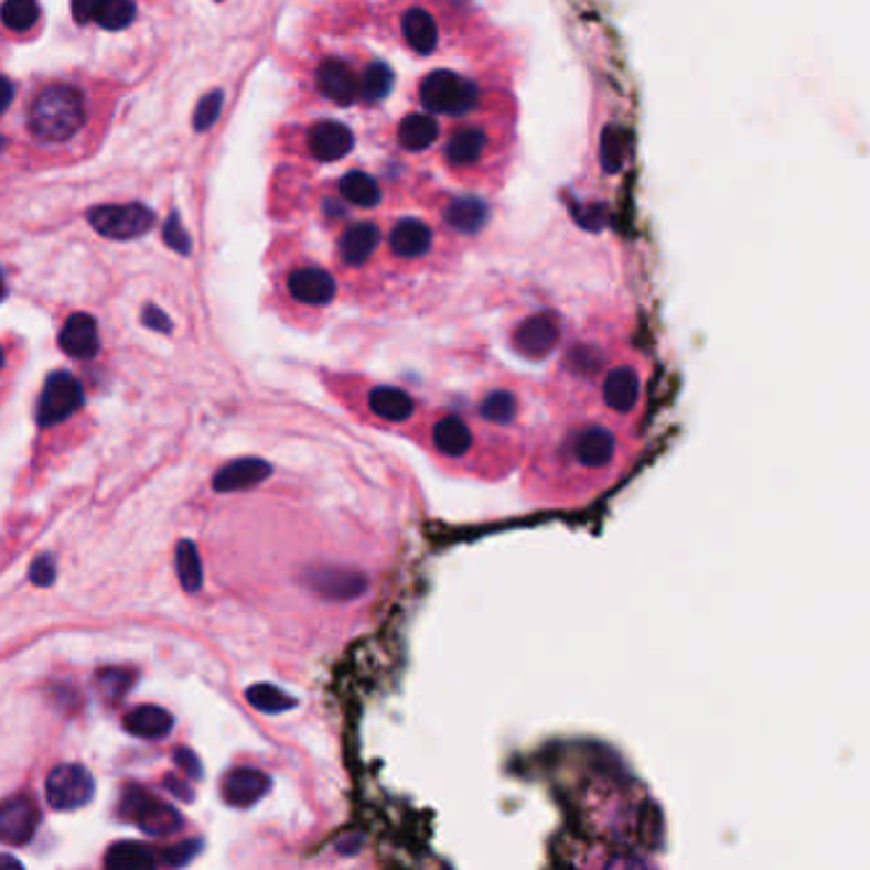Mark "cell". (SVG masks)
Returning <instances> with one entry per match:
<instances>
[{
	"label": "cell",
	"mask_w": 870,
	"mask_h": 870,
	"mask_svg": "<svg viewBox=\"0 0 870 870\" xmlns=\"http://www.w3.org/2000/svg\"><path fill=\"white\" fill-rule=\"evenodd\" d=\"M39 809L31 796H11L0 804V842L23 845L36 833Z\"/></svg>",
	"instance_id": "30bf717a"
},
{
	"label": "cell",
	"mask_w": 870,
	"mask_h": 870,
	"mask_svg": "<svg viewBox=\"0 0 870 870\" xmlns=\"http://www.w3.org/2000/svg\"><path fill=\"white\" fill-rule=\"evenodd\" d=\"M271 475V465L258 458H246V460H235L230 465H225L215 475V491L219 493H235V491H248V487H256L258 483Z\"/></svg>",
	"instance_id": "603a6c76"
},
{
	"label": "cell",
	"mask_w": 870,
	"mask_h": 870,
	"mask_svg": "<svg viewBox=\"0 0 870 870\" xmlns=\"http://www.w3.org/2000/svg\"><path fill=\"white\" fill-rule=\"evenodd\" d=\"M378 246H380V227L373 225V223L350 225L347 230L340 235V243H337L343 264L353 266V268H361V266L368 264Z\"/></svg>",
	"instance_id": "ffe728a7"
},
{
	"label": "cell",
	"mask_w": 870,
	"mask_h": 870,
	"mask_svg": "<svg viewBox=\"0 0 870 870\" xmlns=\"http://www.w3.org/2000/svg\"><path fill=\"white\" fill-rule=\"evenodd\" d=\"M39 3L36 0H6L0 8V21L11 31H29L39 21Z\"/></svg>",
	"instance_id": "1f68e13d"
},
{
	"label": "cell",
	"mask_w": 870,
	"mask_h": 870,
	"mask_svg": "<svg viewBox=\"0 0 870 870\" xmlns=\"http://www.w3.org/2000/svg\"><path fill=\"white\" fill-rule=\"evenodd\" d=\"M176 572L179 582L186 592H197L202 588V565L197 547L192 541H179L176 547Z\"/></svg>",
	"instance_id": "f1b7e54d"
},
{
	"label": "cell",
	"mask_w": 870,
	"mask_h": 870,
	"mask_svg": "<svg viewBox=\"0 0 870 870\" xmlns=\"http://www.w3.org/2000/svg\"><path fill=\"white\" fill-rule=\"evenodd\" d=\"M6 294V281H3V273H0V299Z\"/></svg>",
	"instance_id": "bcb514c9"
},
{
	"label": "cell",
	"mask_w": 870,
	"mask_h": 870,
	"mask_svg": "<svg viewBox=\"0 0 870 870\" xmlns=\"http://www.w3.org/2000/svg\"><path fill=\"white\" fill-rule=\"evenodd\" d=\"M100 689H103V695L110 697V699L123 697V695H128V689H131V674L116 672V669L105 672V674H100Z\"/></svg>",
	"instance_id": "d590c367"
},
{
	"label": "cell",
	"mask_w": 870,
	"mask_h": 870,
	"mask_svg": "<svg viewBox=\"0 0 870 870\" xmlns=\"http://www.w3.org/2000/svg\"><path fill=\"white\" fill-rule=\"evenodd\" d=\"M518 411H522L518 396L506 391V388H495V391H487L477 404L480 419H485L487 425H495V427L514 425V421L518 419Z\"/></svg>",
	"instance_id": "d4e9b609"
},
{
	"label": "cell",
	"mask_w": 870,
	"mask_h": 870,
	"mask_svg": "<svg viewBox=\"0 0 870 870\" xmlns=\"http://www.w3.org/2000/svg\"><path fill=\"white\" fill-rule=\"evenodd\" d=\"M219 110H223V93L215 89V93L202 97L197 110H194V128H197L200 133L207 131V128H213L217 116H219Z\"/></svg>",
	"instance_id": "e575fe53"
},
{
	"label": "cell",
	"mask_w": 870,
	"mask_h": 870,
	"mask_svg": "<svg viewBox=\"0 0 870 870\" xmlns=\"http://www.w3.org/2000/svg\"><path fill=\"white\" fill-rule=\"evenodd\" d=\"M123 726H126L128 733L136 735V738L159 740V738L172 733L174 718L157 705H143V707H136V710L126 715Z\"/></svg>",
	"instance_id": "cb8c5ba5"
},
{
	"label": "cell",
	"mask_w": 870,
	"mask_h": 870,
	"mask_svg": "<svg viewBox=\"0 0 870 870\" xmlns=\"http://www.w3.org/2000/svg\"><path fill=\"white\" fill-rule=\"evenodd\" d=\"M603 404L617 417L633 413L641 404V373L633 365H615L603 378Z\"/></svg>",
	"instance_id": "9c48e42d"
},
{
	"label": "cell",
	"mask_w": 870,
	"mask_h": 870,
	"mask_svg": "<svg viewBox=\"0 0 870 870\" xmlns=\"http://www.w3.org/2000/svg\"><path fill=\"white\" fill-rule=\"evenodd\" d=\"M491 149V136L485 128L460 126L444 143V161L452 169H473Z\"/></svg>",
	"instance_id": "4fadbf2b"
},
{
	"label": "cell",
	"mask_w": 870,
	"mask_h": 870,
	"mask_svg": "<svg viewBox=\"0 0 870 870\" xmlns=\"http://www.w3.org/2000/svg\"><path fill=\"white\" fill-rule=\"evenodd\" d=\"M87 219L105 238L133 240L157 225V213L141 202H128V205H100L89 210Z\"/></svg>",
	"instance_id": "5b68a950"
},
{
	"label": "cell",
	"mask_w": 870,
	"mask_h": 870,
	"mask_svg": "<svg viewBox=\"0 0 870 870\" xmlns=\"http://www.w3.org/2000/svg\"><path fill=\"white\" fill-rule=\"evenodd\" d=\"M337 283L332 273L316 266H304L289 273V294L302 304L324 307L335 299Z\"/></svg>",
	"instance_id": "5bb4252c"
},
{
	"label": "cell",
	"mask_w": 870,
	"mask_h": 870,
	"mask_svg": "<svg viewBox=\"0 0 870 870\" xmlns=\"http://www.w3.org/2000/svg\"><path fill=\"white\" fill-rule=\"evenodd\" d=\"M60 347L72 357L87 361L95 357L100 350V335H97V324L89 314H72L60 332Z\"/></svg>",
	"instance_id": "d6986e66"
},
{
	"label": "cell",
	"mask_w": 870,
	"mask_h": 870,
	"mask_svg": "<svg viewBox=\"0 0 870 870\" xmlns=\"http://www.w3.org/2000/svg\"><path fill=\"white\" fill-rule=\"evenodd\" d=\"M164 240L176 250V254H182V256H186V254H190V250H192L190 235H186V233L182 230V225H179V215H176V213H172V215H169V219H167Z\"/></svg>",
	"instance_id": "74e56055"
},
{
	"label": "cell",
	"mask_w": 870,
	"mask_h": 870,
	"mask_svg": "<svg viewBox=\"0 0 870 870\" xmlns=\"http://www.w3.org/2000/svg\"><path fill=\"white\" fill-rule=\"evenodd\" d=\"M368 406L380 421L388 425H406L417 417V401L394 386H378L368 394Z\"/></svg>",
	"instance_id": "7402d4cb"
},
{
	"label": "cell",
	"mask_w": 870,
	"mask_h": 870,
	"mask_svg": "<svg viewBox=\"0 0 870 870\" xmlns=\"http://www.w3.org/2000/svg\"><path fill=\"white\" fill-rule=\"evenodd\" d=\"M83 404H85L83 384H79L72 373L56 370L46 378L42 398H39L36 421L42 427H54L60 425V421L69 419L75 411L83 409Z\"/></svg>",
	"instance_id": "8992f818"
},
{
	"label": "cell",
	"mask_w": 870,
	"mask_h": 870,
	"mask_svg": "<svg viewBox=\"0 0 870 870\" xmlns=\"http://www.w3.org/2000/svg\"><path fill=\"white\" fill-rule=\"evenodd\" d=\"M174 761H176V766L182 769L190 778H202V763H200L197 755L190 751V748H179V751L174 753Z\"/></svg>",
	"instance_id": "ab89813d"
},
{
	"label": "cell",
	"mask_w": 870,
	"mask_h": 870,
	"mask_svg": "<svg viewBox=\"0 0 870 870\" xmlns=\"http://www.w3.org/2000/svg\"><path fill=\"white\" fill-rule=\"evenodd\" d=\"M143 324L146 327L157 330V332H172V322H169V316L161 312L157 307H146L143 309Z\"/></svg>",
	"instance_id": "60d3db41"
},
{
	"label": "cell",
	"mask_w": 870,
	"mask_h": 870,
	"mask_svg": "<svg viewBox=\"0 0 870 870\" xmlns=\"http://www.w3.org/2000/svg\"><path fill=\"white\" fill-rule=\"evenodd\" d=\"M95 3H97V0H72V13H75V19H77L79 23L93 21Z\"/></svg>",
	"instance_id": "b9f144b4"
},
{
	"label": "cell",
	"mask_w": 870,
	"mask_h": 870,
	"mask_svg": "<svg viewBox=\"0 0 870 870\" xmlns=\"http://www.w3.org/2000/svg\"><path fill=\"white\" fill-rule=\"evenodd\" d=\"M394 85V75L386 64L373 62L365 67L361 75V100L365 103H378L388 95V89Z\"/></svg>",
	"instance_id": "f546056e"
},
{
	"label": "cell",
	"mask_w": 870,
	"mask_h": 870,
	"mask_svg": "<svg viewBox=\"0 0 870 870\" xmlns=\"http://www.w3.org/2000/svg\"><path fill=\"white\" fill-rule=\"evenodd\" d=\"M246 699L256 707V710H261V712H283V710H291V707H294V699H291L289 695H283L281 689L273 687V685L250 687L246 692Z\"/></svg>",
	"instance_id": "d6a6232c"
},
{
	"label": "cell",
	"mask_w": 870,
	"mask_h": 870,
	"mask_svg": "<svg viewBox=\"0 0 870 870\" xmlns=\"http://www.w3.org/2000/svg\"><path fill=\"white\" fill-rule=\"evenodd\" d=\"M388 246H391L394 254L404 261H419L425 258L429 250L434 246V233L432 227L421 219L406 217L401 223H396V227L388 235Z\"/></svg>",
	"instance_id": "2e32d148"
},
{
	"label": "cell",
	"mask_w": 870,
	"mask_h": 870,
	"mask_svg": "<svg viewBox=\"0 0 870 870\" xmlns=\"http://www.w3.org/2000/svg\"><path fill=\"white\" fill-rule=\"evenodd\" d=\"M447 223L458 230H477L485 223V210L477 202H458L447 210Z\"/></svg>",
	"instance_id": "836d02e7"
},
{
	"label": "cell",
	"mask_w": 870,
	"mask_h": 870,
	"mask_svg": "<svg viewBox=\"0 0 870 870\" xmlns=\"http://www.w3.org/2000/svg\"><path fill=\"white\" fill-rule=\"evenodd\" d=\"M164 784L169 786V792H172L174 796H179V799H182V802H192L194 799V792H192L190 786H186V782H182V778L167 776Z\"/></svg>",
	"instance_id": "7bdbcfd3"
},
{
	"label": "cell",
	"mask_w": 870,
	"mask_h": 870,
	"mask_svg": "<svg viewBox=\"0 0 870 870\" xmlns=\"http://www.w3.org/2000/svg\"><path fill=\"white\" fill-rule=\"evenodd\" d=\"M120 817L128 819L143 829L146 835L167 837L174 835L184 827L182 815L174 807H169L167 802H161L159 796H153L143 788H128L120 799Z\"/></svg>",
	"instance_id": "277c9868"
},
{
	"label": "cell",
	"mask_w": 870,
	"mask_h": 870,
	"mask_svg": "<svg viewBox=\"0 0 870 870\" xmlns=\"http://www.w3.org/2000/svg\"><path fill=\"white\" fill-rule=\"evenodd\" d=\"M559 337H562V327H559V320L555 314H534L518 324V330L514 332V345L522 355L531 357V361H539V357L549 355L551 350L557 347Z\"/></svg>",
	"instance_id": "ba28073f"
},
{
	"label": "cell",
	"mask_w": 870,
	"mask_h": 870,
	"mask_svg": "<svg viewBox=\"0 0 870 870\" xmlns=\"http://www.w3.org/2000/svg\"><path fill=\"white\" fill-rule=\"evenodd\" d=\"M13 103V85H11V79H6V77H0V116H3V112L8 110V105Z\"/></svg>",
	"instance_id": "ee69618b"
},
{
	"label": "cell",
	"mask_w": 870,
	"mask_h": 870,
	"mask_svg": "<svg viewBox=\"0 0 870 870\" xmlns=\"http://www.w3.org/2000/svg\"><path fill=\"white\" fill-rule=\"evenodd\" d=\"M95 796V778L79 763L56 766L46 778V802L56 812H72L89 804Z\"/></svg>",
	"instance_id": "52a82bcc"
},
{
	"label": "cell",
	"mask_w": 870,
	"mask_h": 870,
	"mask_svg": "<svg viewBox=\"0 0 870 870\" xmlns=\"http://www.w3.org/2000/svg\"><path fill=\"white\" fill-rule=\"evenodd\" d=\"M401 36L404 44L417 54H432L439 44L437 19L427 8L411 6L401 13Z\"/></svg>",
	"instance_id": "ac0fdd59"
},
{
	"label": "cell",
	"mask_w": 870,
	"mask_h": 870,
	"mask_svg": "<svg viewBox=\"0 0 870 870\" xmlns=\"http://www.w3.org/2000/svg\"><path fill=\"white\" fill-rule=\"evenodd\" d=\"M200 848H202V842H200V840L179 842V845H174V848L164 850V856H161L159 860H161V863L174 866V868H179V866H186V863H190V860H192L194 856H197Z\"/></svg>",
	"instance_id": "8d00e7d4"
},
{
	"label": "cell",
	"mask_w": 870,
	"mask_h": 870,
	"mask_svg": "<svg viewBox=\"0 0 870 870\" xmlns=\"http://www.w3.org/2000/svg\"><path fill=\"white\" fill-rule=\"evenodd\" d=\"M157 863V852L141 842H116L105 856V866L110 870H151Z\"/></svg>",
	"instance_id": "484cf974"
},
{
	"label": "cell",
	"mask_w": 870,
	"mask_h": 870,
	"mask_svg": "<svg viewBox=\"0 0 870 870\" xmlns=\"http://www.w3.org/2000/svg\"><path fill=\"white\" fill-rule=\"evenodd\" d=\"M312 588H316L324 595L332 598H350L357 595L363 588V580L355 574L347 572H314L312 574Z\"/></svg>",
	"instance_id": "4dcf8cb0"
},
{
	"label": "cell",
	"mask_w": 870,
	"mask_h": 870,
	"mask_svg": "<svg viewBox=\"0 0 870 870\" xmlns=\"http://www.w3.org/2000/svg\"><path fill=\"white\" fill-rule=\"evenodd\" d=\"M417 100L432 116L460 118L480 108L483 103V87L475 79L462 77L460 72L437 69L421 79L417 87Z\"/></svg>",
	"instance_id": "7a4b0ae2"
},
{
	"label": "cell",
	"mask_w": 870,
	"mask_h": 870,
	"mask_svg": "<svg viewBox=\"0 0 870 870\" xmlns=\"http://www.w3.org/2000/svg\"><path fill=\"white\" fill-rule=\"evenodd\" d=\"M316 87L320 93L335 105H355L361 100V77L355 75V69L343 60H324L316 69Z\"/></svg>",
	"instance_id": "8fae6325"
},
{
	"label": "cell",
	"mask_w": 870,
	"mask_h": 870,
	"mask_svg": "<svg viewBox=\"0 0 870 870\" xmlns=\"http://www.w3.org/2000/svg\"><path fill=\"white\" fill-rule=\"evenodd\" d=\"M340 194L347 200L350 205L373 210L380 205V186L373 176L365 172H350L340 179Z\"/></svg>",
	"instance_id": "4316f807"
},
{
	"label": "cell",
	"mask_w": 870,
	"mask_h": 870,
	"mask_svg": "<svg viewBox=\"0 0 870 870\" xmlns=\"http://www.w3.org/2000/svg\"><path fill=\"white\" fill-rule=\"evenodd\" d=\"M136 19V3L133 0H97L93 21L105 31H120L131 26Z\"/></svg>",
	"instance_id": "83f0119b"
},
{
	"label": "cell",
	"mask_w": 870,
	"mask_h": 870,
	"mask_svg": "<svg viewBox=\"0 0 870 870\" xmlns=\"http://www.w3.org/2000/svg\"><path fill=\"white\" fill-rule=\"evenodd\" d=\"M429 437H432L434 450L442 454L444 460H462L468 458L470 450H473L475 437L473 429L458 413H442L432 421V429H429Z\"/></svg>",
	"instance_id": "7c38bea8"
},
{
	"label": "cell",
	"mask_w": 870,
	"mask_h": 870,
	"mask_svg": "<svg viewBox=\"0 0 870 870\" xmlns=\"http://www.w3.org/2000/svg\"><path fill=\"white\" fill-rule=\"evenodd\" d=\"M3 363H6V357H3V350H0V368H3Z\"/></svg>",
	"instance_id": "7dc6e473"
},
{
	"label": "cell",
	"mask_w": 870,
	"mask_h": 870,
	"mask_svg": "<svg viewBox=\"0 0 870 870\" xmlns=\"http://www.w3.org/2000/svg\"><path fill=\"white\" fill-rule=\"evenodd\" d=\"M565 452L582 473H605L617 460V437L603 425H582L567 434Z\"/></svg>",
	"instance_id": "3957f363"
},
{
	"label": "cell",
	"mask_w": 870,
	"mask_h": 870,
	"mask_svg": "<svg viewBox=\"0 0 870 870\" xmlns=\"http://www.w3.org/2000/svg\"><path fill=\"white\" fill-rule=\"evenodd\" d=\"M309 153L316 161H340L347 157L355 146V136L347 126L335 123V120H322L309 131Z\"/></svg>",
	"instance_id": "9a60e30c"
},
{
	"label": "cell",
	"mask_w": 870,
	"mask_h": 870,
	"mask_svg": "<svg viewBox=\"0 0 870 870\" xmlns=\"http://www.w3.org/2000/svg\"><path fill=\"white\" fill-rule=\"evenodd\" d=\"M0 868H21V863L11 856H0Z\"/></svg>",
	"instance_id": "f6af8a7d"
},
{
	"label": "cell",
	"mask_w": 870,
	"mask_h": 870,
	"mask_svg": "<svg viewBox=\"0 0 870 870\" xmlns=\"http://www.w3.org/2000/svg\"><path fill=\"white\" fill-rule=\"evenodd\" d=\"M396 146L401 151L421 153L442 138V128H439L432 116H421V112H409L401 118V123L396 126Z\"/></svg>",
	"instance_id": "44dd1931"
},
{
	"label": "cell",
	"mask_w": 870,
	"mask_h": 870,
	"mask_svg": "<svg viewBox=\"0 0 870 870\" xmlns=\"http://www.w3.org/2000/svg\"><path fill=\"white\" fill-rule=\"evenodd\" d=\"M85 95L75 85H49L29 108V128L39 141L64 143L85 126Z\"/></svg>",
	"instance_id": "6da1fadb"
},
{
	"label": "cell",
	"mask_w": 870,
	"mask_h": 870,
	"mask_svg": "<svg viewBox=\"0 0 870 870\" xmlns=\"http://www.w3.org/2000/svg\"><path fill=\"white\" fill-rule=\"evenodd\" d=\"M271 788V778L258 769H235L223 782V799L230 807H254Z\"/></svg>",
	"instance_id": "e0dca14e"
},
{
	"label": "cell",
	"mask_w": 870,
	"mask_h": 870,
	"mask_svg": "<svg viewBox=\"0 0 870 870\" xmlns=\"http://www.w3.org/2000/svg\"><path fill=\"white\" fill-rule=\"evenodd\" d=\"M31 582L39 584V588H49V584L54 582L56 577V565H54V557L52 555H44V557H36L34 565H31Z\"/></svg>",
	"instance_id": "f35d334b"
}]
</instances>
